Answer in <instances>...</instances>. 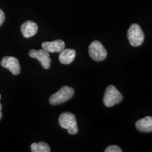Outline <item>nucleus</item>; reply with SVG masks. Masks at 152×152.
<instances>
[{"label": "nucleus", "instance_id": "nucleus-1", "mask_svg": "<svg viewBox=\"0 0 152 152\" xmlns=\"http://www.w3.org/2000/svg\"><path fill=\"white\" fill-rule=\"evenodd\" d=\"M58 123L62 128L68 130L69 134H75L78 132V127L75 116L70 112H65L61 114L58 118Z\"/></svg>", "mask_w": 152, "mask_h": 152}, {"label": "nucleus", "instance_id": "nucleus-2", "mask_svg": "<svg viewBox=\"0 0 152 152\" xmlns=\"http://www.w3.org/2000/svg\"><path fill=\"white\" fill-rule=\"evenodd\" d=\"M75 91L72 87L64 86L58 92L52 94L49 99V103L52 105H58L64 103L73 97Z\"/></svg>", "mask_w": 152, "mask_h": 152}, {"label": "nucleus", "instance_id": "nucleus-3", "mask_svg": "<svg viewBox=\"0 0 152 152\" xmlns=\"http://www.w3.org/2000/svg\"><path fill=\"white\" fill-rule=\"evenodd\" d=\"M123 101V95L113 85H109L104 92L103 102L107 107H112Z\"/></svg>", "mask_w": 152, "mask_h": 152}, {"label": "nucleus", "instance_id": "nucleus-4", "mask_svg": "<svg viewBox=\"0 0 152 152\" xmlns=\"http://www.w3.org/2000/svg\"><path fill=\"white\" fill-rule=\"evenodd\" d=\"M128 38L132 47L140 46L144 39V35L141 27L135 23L131 25L128 31Z\"/></svg>", "mask_w": 152, "mask_h": 152}, {"label": "nucleus", "instance_id": "nucleus-5", "mask_svg": "<svg viewBox=\"0 0 152 152\" xmlns=\"http://www.w3.org/2000/svg\"><path fill=\"white\" fill-rule=\"evenodd\" d=\"M89 54L95 61H102L107 56V52L99 41H93L89 47Z\"/></svg>", "mask_w": 152, "mask_h": 152}, {"label": "nucleus", "instance_id": "nucleus-6", "mask_svg": "<svg viewBox=\"0 0 152 152\" xmlns=\"http://www.w3.org/2000/svg\"><path fill=\"white\" fill-rule=\"evenodd\" d=\"M29 56L31 58H35L40 62L41 66L45 69H49L50 68L51 62L52 59L49 58V54L45 49H42L39 50L36 49H31L29 52Z\"/></svg>", "mask_w": 152, "mask_h": 152}, {"label": "nucleus", "instance_id": "nucleus-7", "mask_svg": "<svg viewBox=\"0 0 152 152\" xmlns=\"http://www.w3.org/2000/svg\"><path fill=\"white\" fill-rule=\"evenodd\" d=\"M2 67L10 71L14 75H18L20 73V66L18 60L12 56L4 57L1 61Z\"/></svg>", "mask_w": 152, "mask_h": 152}, {"label": "nucleus", "instance_id": "nucleus-8", "mask_svg": "<svg viewBox=\"0 0 152 152\" xmlns=\"http://www.w3.org/2000/svg\"><path fill=\"white\" fill-rule=\"evenodd\" d=\"M42 47L49 53L61 52L65 49V42L61 39L52 42H45L42 44Z\"/></svg>", "mask_w": 152, "mask_h": 152}, {"label": "nucleus", "instance_id": "nucleus-9", "mask_svg": "<svg viewBox=\"0 0 152 152\" xmlns=\"http://www.w3.org/2000/svg\"><path fill=\"white\" fill-rule=\"evenodd\" d=\"M38 26L35 22L28 21L25 22L21 26V32L23 37L26 38H30L33 37L37 33Z\"/></svg>", "mask_w": 152, "mask_h": 152}, {"label": "nucleus", "instance_id": "nucleus-10", "mask_svg": "<svg viewBox=\"0 0 152 152\" xmlns=\"http://www.w3.org/2000/svg\"><path fill=\"white\" fill-rule=\"evenodd\" d=\"M76 55L75 50L73 49H63L60 52L58 59L62 64L68 65L72 63L75 59Z\"/></svg>", "mask_w": 152, "mask_h": 152}, {"label": "nucleus", "instance_id": "nucleus-11", "mask_svg": "<svg viewBox=\"0 0 152 152\" xmlns=\"http://www.w3.org/2000/svg\"><path fill=\"white\" fill-rule=\"evenodd\" d=\"M136 128L142 132H151L152 131V118L147 116L136 122Z\"/></svg>", "mask_w": 152, "mask_h": 152}, {"label": "nucleus", "instance_id": "nucleus-12", "mask_svg": "<svg viewBox=\"0 0 152 152\" xmlns=\"http://www.w3.org/2000/svg\"><path fill=\"white\" fill-rule=\"evenodd\" d=\"M30 149L33 152H50V147L48 144L44 142H39L38 143H33L30 146Z\"/></svg>", "mask_w": 152, "mask_h": 152}, {"label": "nucleus", "instance_id": "nucleus-13", "mask_svg": "<svg viewBox=\"0 0 152 152\" xmlns=\"http://www.w3.org/2000/svg\"><path fill=\"white\" fill-rule=\"evenodd\" d=\"M105 152H122V149L116 145H111L105 149Z\"/></svg>", "mask_w": 152, "mask_h": 152}, {"label": "nucleus", "instance_id": "nucleus-14", "mask_svg": "<svg viewBox=\"0 0 152 152\" xmlns=\"http://www.w3.org/2000/svg\"><path fill=\"white\" fill-rule=\"evenodd\" d=\"M4 20H5L4 13L3 12V11L1 10V9H0V26L3 24Z\"/></svg>", "mask_w": 152, "mask_h": 152}, {"label": "nucleus", "instance_id": "nucleus-15", "mask_svg": "<svg viewBox=\"0 0 152 152\" xmlns=\"http://www.w3.org/2000/svg\"><path fill=\"white\" fill-rule=\"evenodd\" d=\"M1 109H2V105L0 104V120L2 118V113H1Z\"/></svg>", "mask_w": 152, "mask_h": 152}, {"label": "nucleus", "instance_id": "nucleus-16", "mask_svg": "<svg viewBox=\"0 0 152 152\" xmlns=\"http://www.w3.org/2000/svg\"><path fill=\"white\" fill-rule=\"evenodd\" d=\"M0 99H1V95H0Z\"/></svg>", "mask_w": 152, "mask_h": 152}]
</instances>
